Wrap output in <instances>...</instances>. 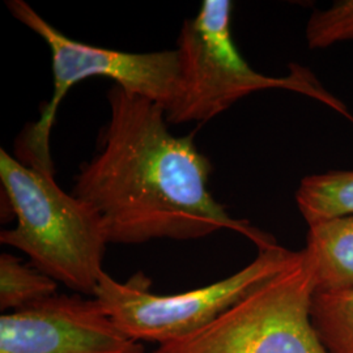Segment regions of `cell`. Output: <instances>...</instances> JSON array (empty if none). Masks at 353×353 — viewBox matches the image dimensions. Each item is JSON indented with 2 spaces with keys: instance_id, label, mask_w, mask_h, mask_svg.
I'll list each match as a JSON object with an SVG mask.
<instances>
[{
  "instance_id": "cell-2",
  "label": "cell",
  "mask_w": 353,
  "mask_h": 353,
  "mask_svg": "<svg viewBox=\"0 0 353 353\" xmlns=\"http://www.w3.org/2000/svg\"><path fill=\"white\" fill-rule=\"evenodd\" d=\"M0 181L16 227L0 242L24 252L41 272L75 293L93 297L109 243L101 214L65 192L54 173L0 151Z\"/></svg>"
},
{
  "instance_id": "cell-10",
  "label": "cell",
  "mask_w": 353,
  "mask_h": 353,
  "mask_svg": "<svg viewBox=\"0 0 353 353\" xmlns=\"http://www.w3.org/2000/svg\"><path fill=\"white\" fill-rule=\"evenodd\" d=\"M58 283L12 254L0 255V310L11 313L57 294Z\"/></svg>"
},
{
  "instance_id": "cell-4",
  "label": "cell",
  "mask_w": 353,
  "mask_h": 353,
  "mask_svg": "<svg viewBox=\"0 0 353 353\" xmlns=\"http://www.w3.org/2000/svg\"><path fill=\"white\" fill-rule=\"evenodd\" d=\"M6 4L16 20L46 42L52 64L51 100L42 109L37 122L29 126L17 143V159L21 163L54 173L50 134L57 112L68 90L85 79H112L127 92L159 103L165 112L174 101L179 77L176 50L141 54L92 46L67 37L26 1L10 0Z\"/></svg>"
},
{
  "instance_id": "cell-11",
  "label": "cell",
  "mask_w": 353,
  "mask_h": 353,
  "mask_svg": "<svg viewBox=\"0 0 353 353\" xmlns=\"http://www.w3.org/2000/svg\"><path fill=\"white\" fill-rule=\"evenodd\" d=\"M312 319L328 353H353V288L316 292Z\"/></svg>"
},
{
  "instance_id": "cell-8",
  "label": "cell",
  "mask_w": 353,
  "mask_h": 353,
  "mask_svg": "<svg viewBox=\"0 0 353 353\" xmlns=\"http://www.w3.org/2000/svg\"><path fill=\"white\" fill-rule=\"evenodd\" d=\"M301 252L316 292L353 288V214L309 225Z\"/></svg>"
},
{
  "instance_id": "cell-9",
  "label": "cell",
  "mask_w": 353,
  "mask_h": 353,
  "mask_svg": "<svg viewBox=\"0 0 353 353\" xmlns=\"http://www.w3.org/2000/svg\"><path fill=\"white\" fill-rule=\"evenodd\" d=\"M294 198L307 227L353 214V169L309 174L301 179Z\"/></svg>"
},
{
  "instance_id": "cell-3",
  "label": "cell",
  "mask_w": 353,
  "mask_h": 353,
  "mask_svg": "<svg viewBox=\"0 0 353 353\" xmlns=\"http://www.w3.org/2000/svg\"><path fill=\"white\" fill-rule=\"evenodd\" d=\"M229 0H204L199 12L181 28L178 37L179 77L176 99L165 112L169 123L208 122L249 94L265 89H285L322 102L353 123V115L316 75L292 65L280 77L255 71L232 36Z\"/></svg>"
},
{
  "instance_id": "cell-6",
  "label": "cell",
  "mask_w": 353,
  "mask_h": 353,
  "mask_svg": "<svg viewBox=\"0 0 353 353\" xmlns=\"http://www.w3.org/2000/svg\"><path fill=\"white\" fill-rule=\"evenodd\" d=\"M316 293L299 258L207 326L152 353H328L312 319Z\"/></svg>"
},
{
  "instance_id": "cell-7",
  "label": "cell",
  "mask_w": 353,
  "mask_h": 353,
  "mask_svg": "<svg viewBox=\"0 0 353 353\" xmlns=\"http://www.w3.org/2000/svg\"><path fill=\"white\" fill-rule=\"evenodd\" d=\"M0 353H144L94 297L54 294L0 316Z\"/></svg>"
},
{
  "instance_id": "cell-5",
  "label": "cell",
  "mask_w": 353,
  "mask_h": 353,
  "mask_svg": "<svg viewBox=\"0 0 353 353\" xmlns=\"http://www.w3.org/2000/svg\"><path fill=\"white\" fill-rule=\"evenodd\" d=\"M300 255L278 243L259 249L249 265L228 278L195 290L157 294L151 280L138 274L126 283L102 274L94 299L130 338L165 344L211 323L267 280L290 267Z\"/></svg>"
},
{
  "instance_id": "cell-1",
  "label": "cell",
  "mask_w": 353,
  "mask_h": 353,
  "mask_svg": "<svg viewBox=\"0 0 353 353\" xmlns=\"http://www.w3.org/2000/svg\"><path fill=\"white\" fill-rule=\"evenodd\" d=\"M100 150L76 176V196L101 214L109 243L198 240L221 229L259 249L275 240L233 219L208 189L212 164L194 135L174 137L163 106L114 84Z\"/></svg>"
},
{
  "instance_id": "cell-12",
  "label": "cell",
  "mask_w": 353,
  "mask_h": 353,
  "mask_svg": "<svg viewBox=\"0 0 353 353\" xmlns=\"http://www.w3.org/2000/svg\"><path fill=\"white\" fill-rule=\"evenodd\" d=\"M305 39L312 50H323L353 39V0L335 1L310 16Z\"/></svg>"
}]
</instances>
